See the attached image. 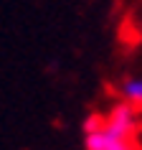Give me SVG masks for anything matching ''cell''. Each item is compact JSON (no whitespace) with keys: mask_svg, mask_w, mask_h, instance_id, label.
Masks as SVG:
<instances>
[{"mask_svg":"<svg viewBox=\"0 0 142 150\" xmlns=\"http://www.w3.org/2000/svg\"><path fill=\"white\" fill-rule=\"evenodd\" d=\"M117 99L142 112V74L124 76L117 87Z\"/></svg>","mask_w":142,"mask_h":150,"instance_id":"7a4b0ae2","label":"cell"},{"mask_svg":"<svg viewBox=\"0 0 142 150\" xmlns=\"http://www.w3.org/2000/svg\"><path fill=\"white\" fill-rule=\"evenodd\" d=\"M142 135V112L124 102H114L109 110L96 112L84 125V150H104L122 142H137Z\"/></svg>","mask_w":142,"mask_h":150,"instance_id":"6da1fadb","label":"cell"},{"mask_svg":"<svg viewBox=\"0 0 142 150\" xmlns=\"http://www.w3.org/2000/svg\"><path fill=\"white\" fill-rule=\"evenodd\" d=\"M104 150H142L140 142H122V145H112V148H104Z\"/></svg>","mask_w":142,"mask_h":150,"instance_id":"3957f363","label":"cell"}]
</instances>
